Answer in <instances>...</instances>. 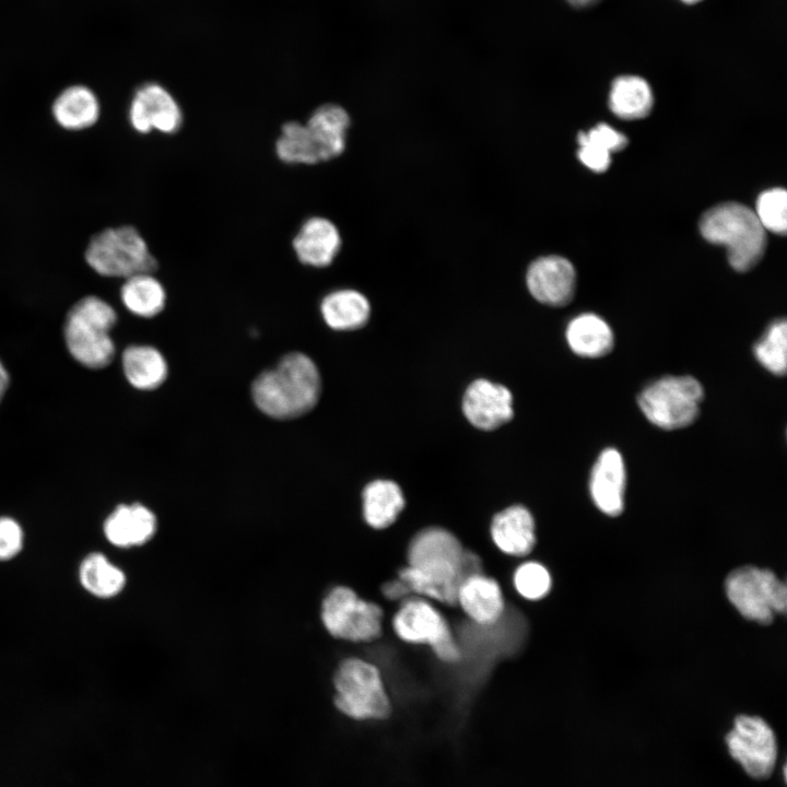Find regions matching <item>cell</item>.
Wrapping results in <instances>:
<instances>
[{"label":"cell","mask_w":787,"mask_h":787,"mask_svg":"<svg viewBox=\"0 0 787 787\" xmlns=\"http://www.w3.org/2000/svg\"><path fill=\"white\" fill-rule=\"evenodd\" d=\"M409 566L399 571L410 591L447 604H456L457 591L466 577L480 573V559L442 528L419 532L408 550Z\"/></svg>","instance_id":"1"},{"label":"cell","mask_w":787,"mask_h":787,"mask_svg":"<svg viewBox=\"0 0 787 787\" xmlns=\"http://www.w3.org/2000/svg\"><path fill=\"white\" fill-rule=\"evenodd\" d=\"M321 378L315 362L302 352L285 354L251 385L256 407L267 416L291 420L312 411L320 397Z\"/></svg>","instance_id":"2"},{"label":"cell","mask_w":787,"mask_h":787,"mask_svg":"<svg viewBox=\"0 0 787 787\" xmlns=\"http://www.w3.org/2000/svg\"><path fill=\"white\" fill-rule=\"evenodd\" d=\"M703 237L727 248L728 260L733 269L744 272L762 258L765 246V230L750 208L726 202L707 210L700 222Z\"/></svg>","instance_id":"3"},{"label":"cell","mask_w":787,"mask_h":787,"mask_svg":"<svg viewBox=\"0 0 787 787\" xmlns=\"http://www.w3.org/2000/svg\"><path fill=\"white\" fill-rule=\"evenodd\" d=\"M117 321L115 309L103 298L89 295L69 309L63 338L71 356L92 369L108 366L115 356V343L109 334Z\"/></svg>","instance_id":"4"},{"label":"cell","mask_w":787,"mask_h":787,"mask_svg":"<svg viewBox=\"0 0 787 787\" xmlns=\"http://www.w3.org/2000/svg\"><path fill=\"white\" fill-rule=\"evenodd\" d=\"M334 705L359 721H379L391 714V703L378 669L362 659H344L333 676Z\"/></svg>","instance_id":"5"},{"label":"cell","mask_w":787,"mask_h":787,"mask_svg":"<svg viewBox=\"0 0 787 787\" xmlns=\"http://www.w3.org/2000/svg\"><path fill=\"white\" fill-rule=\"evenodd\" d=\"M84 258L102 277L127 279L138 273H154L157 260L140 232L131 225L109 227L89 242Z\"/></svg>","instance_id":"6"},{"label":"cell","mask_w":787,"mask_h":787,"mask_svg":"<svg viewBox=\"0 0 787 787\" xmlns=\"http://www.w3.org/2000/svg\"><path fill=\"white\" fill-rule=\"evenodd\" d=\"M703 397V387L694 377L666 376L641 392L638 406L654 425L677 430L695 421Z\"/></svg>","instance_id":"7"},{"label":"cell","mask_w":787,"mask_h":787,"mask_svg":"<svg viewBox=\"0 0 787 787\" xmlns=\"http://www.w3.org/2000/svg\"><path fill=\"white\" fill-rule=\"evenodd\" d=\"M726 592L741 615L760 624H770L775 613L786 611V586L768 569L744 566L732 571Z\"/></svg>","instance_id":"8"},{"label":"cell","mask_w":787,"mask_h":787,"mask_svg":"<svg viewBox=\"0 0 787 787\" xmlns=\"http://www.w3.org/2000/svg\"><path fill=\"white\" fill-rule=\"evenodd\" d=\"M321 621L330 635L351 642H369L381 634V608L348 587L330 590L321 604Z\"/></svg>","instance_id":"9"},{"label":"cell","mask_w":787,"mask_h":787,"mask_svg":"<svg viewBox=\"0 0 787 787\" xmlns=\"http://www.w3.org/2000/svg\"><path fill=\"white\" fill-rule=\"evenodd\" d=\"M392 625L403 641L428 644L443 661L460 659V650L443 615L428 602L420 599L404 601L395 614Z\"/></svg>","instance_id":"10"},{"label":"cell","mask_w":787,"mask_h":787,"mask_svg":"<svg viewBox=\"0 0 787 787\" xmlns=\"http://www.w3.org/2000/svg\"><path fill=\"white\" fill-rule=\"evenodd\" d=\"M732 759L745 773L757 779L767 778L777 761V740L773 729L761 717L740 715L726 736Z\"/></svg>","instance_id":"11"},{"label":"cell","mask_w":787,"mask_h":787,"mask_svg":"<svg viewBox=\"0 0 787 787\" xmlns=\"http://www.w3.org/2000/svg\"><path fill=\"white\" fill-rule=\"evenodd\" d=\"M128 118L131 127L142 134L152 131L173 134L184 122L183 109L175 96L156 82H148L137 89Z\"/></svg>","instance_id":"12"},{"label":"cell","mask_w":787,"mask_h":787,"mask_svg":"<svg viewBox=\"0 0 787 787\" xmlns=\"http://www.w3.org/2000/svg\"><path fill=\"white\" fill-rule=\"evenodd\" d=\"M526 280L530 294L549 306H564L575 293V269L567 259L560 256L536 259L528 268Z\"/></svg>","instance_id":"13"},{"label":"cell","mask_w":787,"mask_h":787,"mask_svg":"<svg viewBox=\"0 0 787 787\" xmlns=\"http://www.w3.org/2000/svg\"><path fill=\"white\" fill-rule=\"evenodd\" d=\"M462 410L473 426L492 431L513 418V396L505 386L480 378L466 389Z\"/></svg>","instance_id":"14"},{"label":"cell","mask_w":787,"mask_h":787,"mask_svg":"<svg viewBox=\"0 0 787 787\" xmlns=\"http://www.w3.org/2000/svg\"><path fill=\"white\" fill-rule=\"evenodd\" d=\"M341 245V234L337 225L324 216L306 219L292 239V248L298 261L313 268L331 265Z\"/></svg>","instance_id":"15"},{"label":"cell","mask_w":787,"mask_h":787,"mask_svg":"<svg viewBox=\"0 0 787 787\" xmlns=\"http://www.w3.org/2000/svg\"><path fill=\"white\" fill-rule=\"evenodd\" d=\"M157 529L155 514L141 503L120 504L103 522L106 540L119 549H130L148 543Z\"/></svg>","instance_id":"16"},{"label":"cell","mask_w":787,"mask_h":787,"mask_svg":"<svg viewBox=\"0 0 787 787\" xmlns=\"http://www.w3.org/2000/svg\"><path fill=\"white\" fill-rule=\"evenodd\" d=\"M625 480L622 455L614 448L604 449L592 467L589 491L596 506L606 515L622 513Z\"/></svg>","instance_id":"17"},{"label":"cell","mask_w":787,"mask_h":787,"mask_svg":"<svg viewBox=\"0 0 787 787\" xmlns=\"http://www.w3.org/2000/svg\"><path fill=\"white\" fill-rule=\"evenodd\" d=\"M305 125L319 162L338 157L344 151L350 117L343 107L337 104L321 105L313 111Z\"/></svg>","instance_id":"18"},{"label":"cell","mask_w":787,"mask_h":787,"mask_svg":"<svg viewBox=\"0 0 787 787\" xmlns=\"http://www.w3.org/2000/svg\"><path fill=\"white\" fill-rule=\"evenodd\" d=\"M470 619L482 625L498 621L504 610L500 585L481 573L469 575L460 584L457 601Z\"/></svg>","instance_id":"19"},{"label":"cell","mask_w":787,"mask_h":787,"mask_svg":"<svg viewBox=\"0 0 787 787\" xmlns=\"http://www.w3.org/2000/svg\"><path fill=\"white\" fill-rule=\"evenodd\" d=\"M495 545L513 556H525L536 543L535 520L521 505H513L496 514L491 524Z\"/></svg>","instance_id":"20"},{"label":"cell","mask_w":787,"mask_h":787,"mask_svg":"<svg viewBox=\"0 0 787 787\" xmlns=\"http://www.w3.org/2000/svg\"><path fill=\"white\" fill-rule=\"evenodd\" d=\"M55 121L66 130L79 131L92 127L99 117L97 96L84 85L64 89L51 107Z\"/></svg>","instance_id":"21"},{"label":"cell","mask_w":787,"mask_h":787,"mask_svg":"<svg viewBox=\"0 0 787 787\" xmlns=\"http://www.w3.org/2000/svg\"><path fill=\"white\" fill-rule=\"evenodd\" d=\"M320 313L331 329L356 330L368 321L371 305L361 292L341 289L330 292L322 298Z\"/></svg>","instance_id":"22"},{"label":"cell","mask_w":787,"mask_h":787,"mask_svg":"<svg viewBox=\"0 0 787 787\" xmlns=\"http://www.w3.org/2000/svg\"><path fill=\"white\" fill-rule=\"evenodd\" d=\"M78 579L89 595L105 600L118 596L127 583L125 572L104 553L96 551L81 560Z\"/></svg>","instance_id":"23"},{"label":"cell","mask_w":787,"mask_h":787,"mask_svg":"<svg viewBox=\"0 0 787 787\" xmlns=\"http://www.w3.org/2000/svg\"><path fill=\"white\" fill-rule=\"evenodd\" d=\"M121 362L128 383L139 390L156 389L167 378V362L154 346L129 345L124 351Z\"/></svg>","instance_id":"24"},{"label":"cell","mask_w":787,"mask_h":787,"mask_svg":"<svg viewBox=\"0 0 787 787\" xmlns=\"http://www.w3.org/2000/svg\"><path fill=\"white\" fill-rule=\"evenodd\" d=\"M565 336L571 350L583 357L603 356L614 342L612 329L596 314H582L572 319Z\"/></svg>","instance_id":"25"},{"label":"cell","mask_w":787,"mask_h":787,"mask_svg":"<svg viewBox=\"0 0 787 787\" xmlns=\"http://www.w3.org/2000/svg\"><path fill=\"white\" fill-rule=\"evenodd\" d=\"M363 516L375 529L390 526L404 506L400 486L390 480H374L363 490Z\"/></svg>","instance_id":"26"},{"label":"cell","mask_w":787,"mask_h":787,"mask_svg":"<svg viewBox=\"0 0 787 787\" xmlns=\"http://www.w3.org/2000/svg\"><path fill=\"white\" fill-rule=\"evenodd\" d=\"M120 298L133 315L151 318L164 309L166 291L153 273L143 272L125 279L120 289Z\"/></svg>","instance_id":"27"},{"label":"cell","mask_w":787,"mask_h":787,"mask_svg":"<svg viewBox=\"0 0 787 787\" xmlns=\"http://www.w3.org/2000/svg\"><path fill=\"white\" fill-rule=\"evenodd\" d=\"M654 98L646 80L636 75L616 78L609 95L610 109L623 119H639L647 116Z\"/></svg>","instance_id":"28"},{"label":"cell","mask_w":787,"mask_h":787,"mask_svg":"<svg viewBox=\"0 0 787 787\" xmlns=\"http://www.w3.org/2000/svg\"><path fill=\"white\" fill-rule=\"evenodd\" d=\"M577 140L578 158L597 173L609 167L612 152L620 151L627 144V138L607 124H598L588 132H579Z\"/></svg>","instance_id":"29"},{"label":"cell","mask_w":787,"mask_h":787,"mask_svg":"<svg viewBox=\"0 0 787 787\" xmlns=\"http://www.w3.org/2000/svg\"><path fill=\"white\" fill-rule=\"evenodd\" d=\"M277 157L289 165H315L320 163L305 122L295 120L282 125L274 143Z\"/></svg>","instance_id":"30"},{"label":"cell","mask_w":787,"mask_h":787,"mask_svg":"<svg viewBox=\"0 0 787 787\" xmlns=\"http://www.w3.org/2000/svg\"><path fill=\"white\" fill-rule=\"evenodd\" d=\"M754 355L768 372L783 376L787 367V322L777 319L772 322L761 340L755 343Z\"/></svg>","instance_id":"31"},{"label":"cell","mask_w":787,"mask_h":787,"mask_svg":"<svg viewBox=\"0 0 787 787\" xmlns=\"http://www.w3.org/2000/svg\"><path fill=\"white\" fill-rule=\"evenodd\" d=\"M759 222L766 231L785 235L787 230V192L783 188L763 191L754 211Z\"/></svg>","instance_id":"32"},{"label":"cell","mask_w":787,"mask_h":787,"mask_svg":"<svg viewBox=\"0 0 787 787\" xmlns=\"http://www.w3.org/2000/svg\"><path fill=\"white\" fill-rule=\"evenodd\" d=\"M551 576L540 563L526 562L517 567L514 574V586L519 595L538 600L548 595L551 589Z\"/></svg>","instance_id":"33"},{"label":"cell","mask_w":787,"mask_h":787,"mask_svg":"<svg viewBox=\"0 0 787 787\" xmlns=\"http://www.w3.org/2000/svg\"><path fill=\"white\" fill-rule=\"evenodd\" d=\"M25 533L21 524L10 517L0 516V562L15 559L24 548Z\"/></svg>","instance_id":"34"},{"label":"cell","mask_w":787,"mask_h":787,"mask_svg":"<svg viewBox=\"0 0 787 787\" xmlns=\"http://www.w3.org/2000/svg\"><path fill=\"white\" fill-rule=\"evenodd\" d=\"M383 594L389 600H399L407 597L411 591L409 587L401 580H391L381 587Z\"/></svg>","instance_id":"35"},{"label":"cell","mask_w":787,"mask_h":787,"mask_svg":"<svg viewBox=\"0 0 787 787\" xmlns=\"http://www.w3.org/2000/svg\"><path fill=\"white\" fill-rule=\"evenodd\" d=\"M10 384V376L5 366L0 361V401L2 400Z\"/></svg>","instance_id":"36"},{"label":"cell","mask_w":787,"mask_h":787,"mask_svg":"<svg viewBox=\"0 0 787 787\" xmlns=\"http://www.w3.org/2000/svg\"><path fill=\"white\" fill-rule=\"evenodd\" d=\"M571 5L575 8H584L594 4L598 0H566Z\"/></svg>","instance_id":"37"},{"label":"cell","mask_w":787,"mask_h":787,"mask_svg":"<svg viewBox=\"0 0 787 787\" xmlns=\"http://www.w3.org/2000/svg\"><path fill=\"white\" fill-rule=\"evenodd\" d=\"M681 1L684 2V3H686V4H694V3H696V2H700L701 0H681Z\"/></svg>","instance_id":"38"}]
</instances>
